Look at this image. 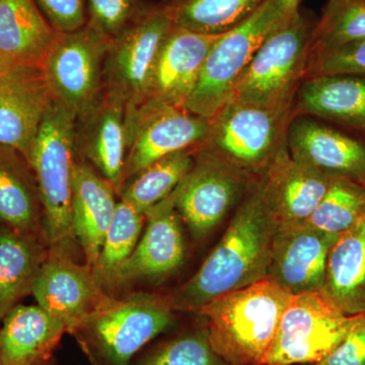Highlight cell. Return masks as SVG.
<instances>
[{
  "label": "cell",
  "instance_id": "14",
  "mask_svg": "<svg viewBox=\"0 0 365 365\" xmlns=\"http://www.w3.org/2000/svg\"><path fill=\"white\" fill-rule=\"evenodd\" d=\"M128 108L123 100L103 91L90 108L76 115V160L91 165L120 197L128 151Z\"/></svg>",
  "mask_w": 365,
  "mask_h": 365
},
{
  "label": "cell",
  "instance_id": "4",
  "mask_svg": "<svg viewBox=\"0 0 365 365\" xmlns=\"http://www.w3.org/2000/svg\"><path fill=\"white\" fill-rule=\"evenodd\" d=\"M300 0H265L251 16L222 34L209 53L185 109L210 120L232 98L237 81L269 35L299 11Z\"/></svg>",
  "mask_w": 365,
  "mask_h": 365
},
{
  "label": "cell",
  "instance_id": "13",
  "mask_svg": "<svg viewBox=\"0 0 365 365\" xmlns=\"http://www.w3.org/2000/svg\"><path fill=\"white\" fill-rule=\"evenodd\" d=\"M222 35H204L173 24L163 42L148 93L128 118V135L137 122L163 108H184L209 53Z\"/></svg>",
  "mask_w": 365,
  "mask_h": 365
},
{
  "label": "cell",
  "instance_id": "39",
  "mask_svg": "<svg viewBox=\"0 0 365 365\" xmlns=\"http://www.w3.org/2000/svg\"><path fill=\"white\" fill-rule=\"evenodd\" d=\"M0 365H4V362H2L1 347H0Z\"/></svg>",
  "mask_w": 365,
  "mask_h": 365
},
{
  "label": "cell",
  "instance_id": "31",
  "mask_svg": "<svg viewBox=\"0 0 365 365\" xmlns=\"http://www.w3.org/2000/svg\"><path fill=\"white\" fill-rule=\"evenodd\" d=\"M364 218V185L331 178L325 195L306 225L340 235Z\"/></svg>",
  "mask_w": 365,
  "mask_h": 365
},
{
  "label": "cell",
  "instance_id": "22",
  "mask_svg": "<svg viewBox=\"0 0 365 365\" xmlns=\"http://www.w3.org/2000/svg\"><path fill=\"white\" fill-rule=\"evenodd\" d=\"M117 194L88 163L76 160L71 198V227L74 241L95 269L106 234L114 217Z\"/></svg>",
  "mask_w": 365,
  "mask_h": 365
},
{
  "label": "cell",
  "instance_id": "11",
  "mask_svg": "<svg viewBox=\"0 0 365 365\" xmlns=\"http://www.w3.org/2000/svg\"><path fill=\"white\" fill-rule=\"evenodd\" d=\"M38 306L76 336L81 327L112 297L95 269L71 258L63 247H49L34 284Z\"/></svg>",
  "mask_w": 365,
  "mask_h": 365
},
{
  "label": "cell",
  "instance_id": "9",
  "mask_svg": "<svg viewBox=\"0 0 365 365\" xmlns=\"http://www.w3.org/2000/svg\"><path fill=\"white\" fill-rule=\"evenodd\" d=\"M357 317L343 314L322 292L292 295L265 365L319 364L342 343Z\"/></svg>",
  "mask_w": 365,
  "mask_h": 365
},
{
  "label": "cell",
  "instance_id": "38",
  "mask_svg": "<svg viewBox=\"0 0 365 365\" xmlns=\"http://www.w3.org/2000/svg\"><path fill=\"white\" fill-rule=\"evenodd\" d=\"M6 69H7L6 63H4V60H2L1 56H0V72L6 71Z\"/></svg>",
  "mask_w": 365,
  "mask_h": 365
},
{
  "label": "cell",
  "instance_id": "24",
  "mask_svg": "<svg viewBox=\"0 0 365 365\" xmlns=\"http://www.w3.org/2000/svg\"><path fill=\"white\" fill-rule=\"evenodd\" d=\"M0 327L4 365H44L49 362L66 326L42 307L18 304Z\"/></svg>",
  "mask_w": 365,
  "mask_h": 365
},
{
  "label": "cell",
  "instance_id": "6",
  "mask_svg": "<svg viewBox=\"0 0 365 365\" xmlns=\"http://www.w3.org/2000/svg\"><path fill=\"white\" fill-rule=\"evenodd\" d=\"M175 312L170 294L112 295L76 336L105 365H128L144 346L172 327Z\"/></svg>",
  "mask_w": 365,
  "mask_h": 365
},
{
  "label": "cell",
  "instance_id": "12",
  "mask_svg": "<svg viewBox=\"0 0 365 365\" xmlns=\"http://www.w3.org/2000/svg\"><path fill=\"white\" fill-rule=\"evenodd\" d=\"M254 181L195 153L193 167L173 192L178 212L192 237L202 241L212 232L230 211L237 208Z\"/></svg>",
  "mask_w": 365,
  "mask_h": 365
},
{
  "label": "cell",
  "instance_id": "34",
  "mask_svg": "<svg viewBox=\"0 0 365 365\" xmlns=\"http://www.w3.org/2000/svg\"><path fill=\"white\" fill-rule=\"evenodd\" d=\"M148 1L86 0V25L111 42L140 16Z\"/></svg>",
  "mask_w": 365,
  "mask_h": 365
},
{
  "label": "cell",
  "instance_id": "7",
  "mask_svg": "<svg viewBox=\"0 0 365 365\" xmlns=\"http://www.w3.org/2000/svg\"><path fill=\"white\" fill-rule=\"evenodd\" d=\"M314 26L316 21L299 9L277 26L259 48L230 101L260 107L294 101L306 78Z\"/></svg>",
  "mask_w": 365,
  "mask_h": 365
},
{
  "label": "cell",
  "instance_id": "21",
  "mask_svg": "<svg viewBox=\"0 0 365 365\" xmlns=\"http://www.w3.org/2000/svg\"><path fill=\"white\" fill-rule=\"evenodd\" d=\"M294 116L323 120L365 140V76H313L297 90Z\"/></svg>",
  "mask_w": 365,
  "mask_h": 365
},
{
  "label": "cell",
  "instance_id": "5",
  "mask_svg": "<svg viewBox=\"0 0 365 365\" xmlns=\"http://www.w3.org/2000/svg\"><path fill=\"white\" fill-rule=\"evenodd\" d=\"M76 113L54 101L26 157L39 187L43 232L50 247L67 248L74 241L71 198L76 163Z\"/></svg>",
  "mask_w": 365,
  "mask_h": 365
},
{
  "label": "cell",
  "instance_id": "30",
  "mask_svg": "<svg viewBox=\"0 0 365 365\" xmlns=\"http://www.w3.org/2000/svg\"><path fill=\"white\" fill-rule=\"evenodd\" d=\"M144 225L143 213L124 201L118 202L95 267L98 279L111 295L118 273L135 250Z\"/></svg>",
  "mask_w": 365,
  "mask_h": 365
},
{
  "label": "cell",
  "instance_id": "32",
  "mask_svg": "<svg viewBox=\"0 0 365 365\" xmlns=\"http://www.w3.org/2000/svg\"><path fill=\"white\" fill-rule=\"evenodd\" d=\"M365 39V1L328 0L312 36L309 56Z\"/></svg>",
  "mask_w": 365,
  "mask_h": 365
},
{
  "label": "cell",
  "instance_id": "8",
  "mask_svg": "<svg viewBox=\"0 0 365 365\" xmlns=\"http://www.w3.org/2000/svg\"><path fill=\"white\" fill-rule=\"evenodd\" d=\"M172 26L165 1H148L140 16L109 43L104 91L126 103L128 118L143 103Z\"/></svg>",
  "mask_w": 365,
  "mask_h": 365
},
{
  "label": "cell",
  "instance_id": "37",
  "mask_svg": "<svg viewBox=\"0 0 365 365\" xmlns=\"http://www.w3.org/2000/svg\"><path fill=\"white\" fill-rule=\"evenodd\" d=\"M312 365H365V313L359 314L345 339L330 355Z\"/></svg>",
  "mask_w": 365,
  "mask_h": 365
},
{
  "label": "cell",
  "instance_id": "15",
  "mask_svg": "<svg viewBox=\"0 0 365 365\" xmlns=\"http://www.w3.org/2000/svg\"><path fill=\"white\" fill-rule=\"evenodd\" d=\"M144 216L145 228L133 253L120 269L113 292L138 281L165 279L177 272L185 262L184 223L173 193L148 209Z\"/></svg>",
  "mask_w": 365,
  "mask_h": 365
},
{
  "label": "cell",
  "instance_id": "40",
  "mask_svg": "<svg viewBox=\"0 0 365 365\" xmlns=\"http://www.w3.org/2000/svg\"><path fill=\"white\" fill-rule=\"evenodd\" d=\"M44 365H50V364H49V362H48V364H44Z\"/></svg>",
  "mask_w": 365,
  "mask_h": 365
},
{
  "label": "cell",
  "instance_id": "28",
  "mask_svg": "<svg viewBox=\"0 0 365 365\" xmlns=\"http://www.w3.org/2000/svg\"><path fill=\"white\" fill-rule=\"evenodd\" d=\"M265 0H165L175 26L204 35H222L246 20Z\"/></svg>",
  "mask_w": 365,
  "mask_h": 365
},
{
  "label": "cell",
  "instance_id": "33",
  "mask_svg": "<svg viewBox=\"0 0 365 365\" xmlns=\"http://www.w3.org/2000/svg\"><path fill=\"white\" fill-rule=\"evenodd\" d=\"M138 365H230L215 351L205 325L163 342Z\"/></svg>",
  "mask_w": 365,
  "mask_h": 365
},
{
  "label": "cell",
  "instance_id": "29",
  "mask_svg": "<svg viewBox=\"0 0 365 365\" xmlns=\"http://www.w3.org/2000/svg\"><path fill=\"white\" fill-rule=\"evenodd\" d=\"M196 148L177 151L148 165L124 185L120 200L145 213L169 197L195 162Z\"/></svg>",
  "mask_w": 365,
  "mask_h": 365
},
{
  "label": "cell",
  "instance_id": "19",
  "mask_svg": "<svg viewBox=\"0 0 365 365\" xmlns=\"http://www.w3.org/2000/svg\"><path fill=\"white\" fill-rule=\"evenodd\" d=\"M339 237L307 225L276 230L268 279L292 295L322 292L329 255Z\"/></svg>",
  "mask_w": 365,
  "mask_h": 365
},
{
  "label": "cell",
  "instance_id": "2",
  "mask_svg": "<svg viewBox=\"0 0 365 365\" xmlns=\"http://www.w3.org/2000/svg\"><path fill=\"white\" fill-rule=\"evenodd\" d=\"M292 294L272 280L220 295L201 307L209 341L230 365H265Z\"/></svg>",
  "mask_w": 365,
  "mask_h": 365
},
{
  "label": "cell",
  "instance_id": "27",
  "mask_svg": "<svg viewBox=\"0 0 365 365\" xmlns=\"http://www.w3.org/2000/svg\"><path fill=\"white\" fill-rule=\"evenodd\" d=\"M322 292L347 316L365 313V218L331 249Z\"/></svg>",
  "mask_w": 365,
  "mask_h": 365
},
{
  "label": "cell",
  "instance_id": "23",
  "mask_svg": "<svg viewBox=\"0 0 365 365\" xmlns=\"http://www.w3.org/2000/svg\"><path fill=\"white\" fill-rule=\"evenodd\" d=\"M58 35L36 0H0V56L7 68L42 66Z\"/></svg>",
  "mask_w": 365,
  "mask_h": 365
},
{
  "label": "cell",
  "instance_id": "16",
  "mask_svg": "<svg viewBox=\"0 0 365 365\" xmlns=\"http://www.w3.org/2000/svg\"><path fill=\"white\" fill-rule=\"evenodd\" d=\"M54 97L40 66H14L0 72V144L28 157Z\"/></svg>",
  "mask_w": 365,
  "mask_h": 365
},
{
  "label": "cell",
  "instance_id": "26",
  "mask_svg": "<svg viewBox=\"0 0 365 365\" xmlns=\"http://www.w3.org/2000/svg\"><path fill=\"white\" fill-rule=\"evenodd\" d=\"M49 247L43 235L23 234L0 223V323L32 294Z\"/></svg>",
  "mask_w": 365,
  "mask_h": 365
},
{
  "label": "cell",
  "instance_id": "18",
  "mask_svg": "<svg viewBox=\"0 0 365 365\" xmlns=\"http://www.w3.org/2000/svg\"><path fill=\"white\" fill-rule=\"evenodd\" d=\"M290 155L323 173L365 186V140L307 116H294L288 127Z\"/></svg>",
  "mask_w": 365,
  "mask_h": 365
},
{
  "label": "cell",
  "instance_id": "20",
  "mask_svg": "<svg viewBox=\"0 0 365 365\" xmlns=\"http://www.w3.org/2000/svg\"><path fill=\"white\" fill-rule=\"evenodd\" d=\"M210 120L184 108H163L137 122L129 134L124 185L148 165L163 157L198 148Z\"/></svg>",
  "mask_w": 365,
  "mask_h": 365
},
{
  "label": "cell",
  "instance_id": "17",
  "mask_svg": "<svg viewBox=\"0 0 365 365\" xmlns=\"http://www.w3.org/2000/svg\"><path fill=\"white\" fill-rule=\"evenodd\" d=\"M260 181L276 230H283L306 225L325 195L330 178L295 160L285 141Z\"/></svg>",
  "mask_w": 365,
  "mask_h": 365
},
{
  "label": "cell",
  "instance_id": "41",
  "mask_svg": "<svg viewBox=\"0 0 365 365\" xmlns=\"http://www.w3.org/2000/svg\"><path fill=\"white\" fill-rule=\"evenodd\" d=\"M362 1H365V0H362Z\"/></svg>",
  "mask_w": 365,
  "mask_h": 365
},
{
  "label": "cell",
  "instance_id": "3",
  "mask_svg": "<svg viewBox=\"0 0 365 365\" xmlns=\"http://www.w3.org/2000/svg\"><path fill=\"white\" fill-rule=\"evenodd\" d=\"M294 101L260 107L230 101L211 118L196 153L258 180L287 141Z\"/></svg>",
  "mask_w": 365,
  "mask_h": 365
},
{
  "label": "cell",
  "instance_id": "25",
  "mask_svg": "<svg viewBox=\"0 0 365 365\" xmlns=\"http://www.w3.org/2000/svg\"><path fill=\"white\" fill-rule=\"evenodd\" d=\"M0 223L33 235H43V206L37 180L28 158L0 144Z\"/></svg>",
  "mask_w": 365,
  "mask_h": 365
},
{
  "label": "cell",
  "instance_id": "1",
  "mask_svg": "<svg viewBox=\"0 0 365 365\" xmlns=\"http://www.w3.org/2000/svg\"><path fill=\"white\" fill-rule=\"evenodd\" d=\"M275 232L260 179L256 180L198 271L170 294L175 311L197 313L220 295L267 278Z\"/></svg>",
  "mask_w": 365,
  "mask_h": 365
},
{
  "label": "cell",
  "instance_id": "10",
  "mask_svg": "<svg viewBox=\"0 0 365 365\" xmlns=\"http://www.w3.org/2000/svg\"><path fill=\"white\" fill-rule=\"evenodd\" d=\"M109 41L88 25L59 33L42 68L53 97L76 113L90 108L104 91V66Z\"/></svg>",
  "mask_w": 365,
  "mask_h": 365
},
{
  "label": "cell",
  "instance_id": "35",
  "mask_svg": "<svg viewBox=\"0 0 365 365\" xmlns=\"http://www.w3.org/2000/svg\"><path fill=\"white\" fill-rule=\"evenodd\" d=\"M334 74L365 76V39L309 56L304 79Z\"/></svg>",
  "mask_w": 365,
  "mask_h": 365
},
{
  "label": "cell",
  "instance_id": "36",
  "mask_svg": "<svg viewBox=\"0 0 365 365\" xmlns=\"http://www.w3.org/2000/svg\"><path fill=\"white\" fill-rule=\"evenodd\" d=\"M59 33L74 32L86 25V0H36Z\"/></svg>",
  "mask_w": 365,
  "mask_h": 365
}]
</instances>
